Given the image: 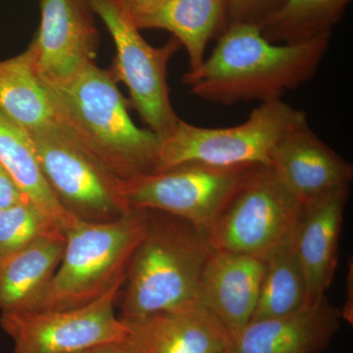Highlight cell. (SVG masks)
I'll list each match as a JSON object with an SVG mask.
<instances>
[{
    "label": "cell",
    "mask_w": 353,
    "mask_h": 353,
    "mask_svg": "<svg viewBox=\"0 0 353 353\" xmlns=\"http://www.w3.org/2000/svg\"><path fill=\"white\" fill-rule=\"evenodd\" d=\"M331 36L275 43L256 23L231 24L201 66L183 75V83L194 97L221 105L282 99L315 75Z\"/></svg>",
    "instance_id": "obj_1"
},
{
    "label": "cell",
    "mask_w": 353,
    "mask_h": 353,
    "mask_svg": "<svg viewBox=\"0 0 353 353\" xmlns=\"http://www.w3.org/2000/svg\"><path fill=\"white\" fill-rule=\"evenodd\" d=\"M44 85L57 122L116 178L154 172L161 139L132 122L110 70L90 64L68 80Z\"/></svg>",
    "instance_id": "obj_2"
},
{
    "label": "cell",
    "mask_w": 353,
    "mask_h": 353,
    "mask_svg": "<svg viewBox=\"0 0 353 353\" xmlns=\"http://www.w3.org/2000/svg\"><path fill=\"white\" fill-rule=\"evenodd\" d=\"M148 215L124 282L120 317L128 323L199 303L202 272L213 252L203 230L166 213Z\"/></svg>",
    "instance_id": "obj_3"
},
{
    "label": "cell",
    "mask_w": 353,
    "mask_h": 353,
    "mask_svg": "<svg viewBox=\"0 0 353 353\" xmlns=\"http://www.w3.org/2000/svg\"><path fill=\"white\" fill-rule=\"evenodd\" d=\"M148 218V210L132 208L117 219L74 221L65 231L61 262L36 311L85 305L124 283Z\"/></svg>",
    "instance_id": "obj_4"
},
{
    "label": "cell",
    "mask_w": 353,
    "mask_h": 353,
    "mask_svg": "<svg viewBox=\"0 0 353 353\" xmlns=\"http://www.w3.org/2000/svg\"><path fill=\"white\" fill-rule=\"evenodd\" d=\"M305 122V112L282 99L261 102L245 122L236 126L203 128L181 119L175 130L161 139L154 172L190 162L268 168L279 141Z\"/></svg>",
    "instance_id": "obj_5"
},
{
    "label": "cell",
    "mask_w": 353,
    "mask_h": 353,
    "mask_svg": "<svg viewBox=\"0 0 353 353\" xmlns=\"http://www.w3.org/2000/svg\"><path fill=\"white\" fill-rule=\"evenodd\" d=\"M262 167L190 162L121 181V196L129 208L166 213L205 231Z\"/></svg>",
    "instance_id": "obj_6"
},
{
    "label": "cell",
    "mask_w": 353,
    "mask_h": 353,
    "mask_svg": "<svg viewBox=\"0 0 353 353\" xmlns=\"http://www.w3.org/2000/svg\"><path fill=\"white\" fill-rule=\"evenodd\" d=\"M105 24L116 48L110 72L126 85L129 104L148 129L163 139L175 130L181 118L171 103L167 83L168 65L181 48L175 38L160 48L150 46L141 30L117 0H85Z\"/></svg>",
    "instance_id": "obj_7"
},
{
    "label": "cell",
    "mask_w": 353,
    "mask_h": 353,
    "mask_svg": "<svg viewBox=\"0 0 353 353\" xmlns=\"http://www.w3.org/2000/svg\"><path fill=\"white\" fill-rule=\"evenodd\" d=\"M46 182L62 206L79 219L104 222L130 209L121 181L58 122L29 131Z\"/></svg>",
    "instance_id": "obj_8"
},
{
    "label": "cell",
    "mask_w": 353,
    "mask_h": 353,
    "mask_svg": "<svg viewBox=\"0 0 353 353\" xmlns=\"http://www.w3.org/2000/svg\"><path fill=\"white\" fill-rule=\"evenodd\" d=\"M303 208L273 172L262 167L204 232L213 250L264 260L294 233Z\"/></svg>",
    "instance_id": "obj_9"
},
{
    "label": "cell",
    "mask_w": 353,
    "mask_h": 353,
    "mask_svg": "<svg viewBox=\"0 0 353 353\" xmlns=\"http://www.w3.org/2000/svg\"><path fill=\"white\" fill-rule=\"evenodd\" d=\"M123 285L78 307L1 313L0 327L14 353H80L127 340L130 325L116 313Z\"/></svg>",
    "instance_id": "obj_10"
},
{
    "label": "cell",
    "mask_w": 353,
    "mask_h": 353,
    "mask_svg": "<svg viewBox=\"0 0 353 353\" xmlns=\"http://www.w3.org/2000/svg\"><path fill=\"white\" fill-rule=\"evenodd\" d=\"M41 24L27 50L46 83L68 80L97 63L99 34L85 0H39Z\"/></svg>",
    "instance_id": "obj_11"
},
{
    "label": "cell",
    "mask_w": 353,
    "mask_h": 353,
    "mask_svg": "<svg viewBox=\"0 0 353 353\" xmlns=\"http://www.w3.org/2000/svg\"><path fill=\"white\" fill-rule=\"evenodd\" d=\"M268 168L303 204L350 189L353 179L352 165L323 141L307 122L279 141Z\"/></svg>",
    "instance_id": "obj_12"
},
{
    "label": "cell",
    "mask_w": 353,
    "mask_h": 353,
    "mask_svg": "<svg viewBox=\"0 0 353 353\" xmlns=\"http://www.w3.org/2000/svg\"><path fill=\"white\" fill-rule=\"evenodd\" d=\"M343 320L341 309L324 296L290 314L250 322L228 353H320Z\"/></svg>",
    "instance_id": "obj_13"
},
{
    "label": "cell",
    "mask_w": 353,
    "mask_h": 353,
    "mask_svg": "<svg viewBox=\"0 0 353 353\" xmlns=\"http://www.w3.org/2000/svg\"><path fill=\"white\" fill-rule=\"evenodd\" d=\"M265 271L263 259L213 250L202 272L199 303L224 325L233 341L252 321Z\"/></svg>",
    "instance_id": "obj_14"
},
{
    "label": "cell",
    "mask_w": 353,
    "mask_h": 353,
    "mask_svg": "<svg viewBox=\"0 0 353 353\" xmlns=\"http://www.w3.org/2000/svg\"><path fill=\"white\" fill-rule=\"evenodd\" d=\"M350 190L303 204L294 228L292 241L305 278L308 303L326 296L333 283Z\"/></svg>",
    "instance_id": "obj_15"
},
{
    "label": "cell",
    "mask_w": 353,
    "mask_h": 353,
    "mask_svg": "<svg viewBox=\"0 0 353 353\" xmlns=\"http://www.w3.org/2000/svg\"><path fill=\"white\" fill-rule=\"evenodd\" d=\"M128 324L139 353H228L233 343L224 325L199 303Z\"/></svg>",
    "instance_id": "obj_16"
},
{
    "label": "cell",
    "mask_w": 353,
    "mask_h": 353,
    "mask_svg": "<svg viewBox=\"0 0 353 353\" xmlns=\"http://www.w3.org/2000/svg\"><path fill=\"white\" fill-rule=\"evenodd\" d=\"M65 234L43 236L0 263V313L36 311L57 272Z\"/></svg>",
    "instance_id": "obj_17"
},
{
    "label": "cell",
    "mask_w": 353,
    "mask_h": 353,
    "mask_svg": "<svg viewBox=\"0 0 353 353\" xmlns=\"http://www.w3.org/2000/svg\"><path fill=\"white\" fill-rule=\"evenodd\" d=\"M139 30L170 32L189 57V71L201 66L206 46L229 21L228 0H170L152 12L136 18Z\"/></svg>",
    "instance_id": "obj_18"
},
{
    "label": "cell",
    "mask_w": 353,
    "mask_h": 353,
    "mask_svg": "<svg viewBox=\"0 0 353 353\" xmlns=\"http://www.w3.org/2000/svg\"><path fill=\"white\" fill-rule=\"evenodd\" d=\"M0 163L12 176L26 201L61 231L78 217L62 206L46 182L29 131L0 110Z\"/></svg>",
    "instance_id": "obj_19"
},
{
    "label": "cell",
    "mask_w": 353,
    "mask_h": 353,
    "mask_svg": "<svg viewBox=\"0 0 353 353\" xmlns=\"http://www.w3.org/2000/svg\"><path fill=\"white\" fill-rule=\"evenodd\" d=\"M0 110L28 131L57 122L48 88L27 50L0 61Z\"/></svg>",
    "instance_id": "obj_20"
},
{
    "label": "cell",
    "mask_w": 353,
    "mask_h": 353,
    "mask_svg": "<svg viewBox=\"0 0 353 353\" xmlns=\"http://www.w3.org/2000/svg\"><path fill=\"white\" fill-rule=\"evenodd\" d=\"M352 0H275L256 24L275 43H305L332 34Z\"/></svg>",
    "instance_id": "obj_21"
},
{
    "label": "cell",
    "mask_w": 353,
    "mask_h": 353,
    "mask_svg": "<svg viewBox=\"0 0 353 353\" xmlns=\"http://www.w3.org/2000/svg\"><path fill=\"white\" fill-rule=\"evenodd\" d=\"M292 234L265 257L263 280L252 321L290 314L308 303L305 278Z\"/></svg>",
    "instance_id": "obj_22"
},
{
    "label": "cell",
    "mask_w": 353,
    "mask_h": 353,
    "mask_svg": "<svg viewBox=\"0 0 353 353\" xmlns=\"http://www.w3.org/2000/svg\"><path fill=\"white\" fill-rule=\"evenodd\" d=\"M58 231L61 230L29 202L0 209V263Z\"/></svg>",
    "instance_id": "obj_23"
},
{
    "label": "cell",
    "mask_w": 353,
    "mask_h": 353,
    "mask_svg": "<svg viewBox=\"0 0 353 353\" xmlns=\"http://www.w3.org/2000/svg\"><path fill=\"white\" fill-rule=\"evenodd\" d=\"M229 25L236 23H256L275 0H228Z\"/></svg>",
    "instance_id": "obj_24"
},
{
    "label": "cell",
    "mask_w": 353,
    "mask_h": 353,
    "mask_svg": "<svg viewBox=\"0 0 353 353\" xmlns=\"http://www.w3.org/2000/svg\"><path fill=\"white\" fill-rule=\"evenodd\" d=\"M26 201L12 176L0 163V209L10 208Z\"/></svg>",
    "instance_id": "obj_25"
},
{
    "label": "cell",
    "mask_w": 353,
    "mask_h": 353,
    "mask_svg": "<svg viewBox=\"0 0 353 353\" xmlns=\"http://www.w3.org/2000/svg\"><path fill=\"white\" fill-rule=\"evenodd\" d=\"M122 8L126 11L132 20L164 6L170 0H117Z\"/></svg>",
    "instance_id": "obj_26"
},
{
    "label": "cell",
    "mask_w": 353,
    "mask_h": 353,
    "mask_svg": "<svg viewBox=\"0 0 353 353\" xmlns=\"http://www.w3.org/2000/svg\"><path fill=\"white\" fill-rule=\"evenodd\" d=\"M80 353H139L129 338L118 343H108Z\"/></svg>",
    "instance_id": "obj_27"
}]
</instances>
